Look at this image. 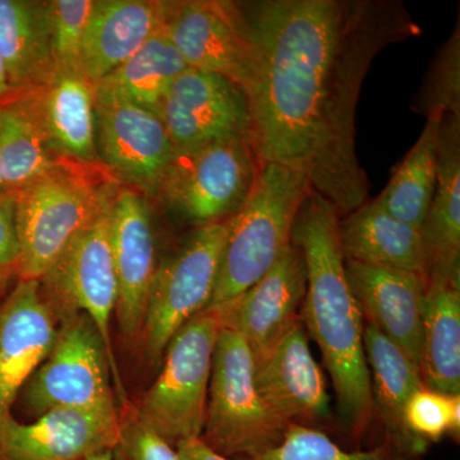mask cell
<instances>
[{"instance_id": "32", "label": "cell", "mask_w": 460, "mask_h": 460, "mask_svg": "<svg viewBox=\"0 0 460 460\" xmlns=\"http://www.w3.org/2000/svg\"><path fill=\"white\" fill-rule=\"evenodd\" d=\"M48 5L57 71L83 74L81 49L93 0H50Z\"/></svg>"}, {"instance_id": "29", "label": "cell", "mask_w": 460, "mask_h": 460, "mask_svg": "<svg viewBox=\"0 0 460 460\" xmlns=\"http://www.w3.org/2000/svg\"><path fill=\"white\" fill-rule=\"evenodd\" d=\"M189 68L162 25L140 49L100 83L113 87L142 107L156 111L175 78Z\"/></svg>"}, {"instance_id": "22", "label": "cell", "mask_w": 460, "mask_h": 460, "mask_svg": "<svg viewBox=\"0 0 460 460\" xmlns=\"http://www.w3.org/2000/svg\"><path fill=\"white\" fill-rule=\"evenodd\" d=\"M428 278L460 279V118L443 115L438 126V181L420 228Z\"/></svg>"}, {"instance_id": "11", "label": "cell", "mask_w": 460, "mask_h": 460, "mask_svg": "<svg viewBox=\"0 0 460 460\" xmlns=\"http://www.w3.org/2000/svg\"><path fill=\"white\" fill-rule=\"evenodd\" d=\"M169 36L190 68L228 78L250 93L259 75V50L238 2H165Z\"/></svg>"}, {"instance_id": "24", "label": "cell", "mask_w": 460, "mask_h": 460, "mask_svg": "<svg viewBox=\"0 0 460 460\" xmlns=\"http://www.w3.org/2000/svg\"><path fill=\"white\" fill-rule=\"evenodd\" d=\"M0 60L11 93L40 86L57 74L48 2L0 0Z\"/></svg>"}, {"instance_id": "4", "label": "cell", "mask_w": 460, "mask_h": 460, "mask_svg": "<svg viewBox=\"0 0 460 460\" xmlns=\"http://www.w3.org/2000/svg\"><path fill=\"white\" fill-rule=\"evenodd\" d=\"M95 165L59 163L16 192V223L21 280H40L75 235L117 192L90 169Z\"/></svg>"}, {"instance_id": "23", "label": "cell", "mask_w": 460, "mask_h": 460, "mask_svg": "<svg viewBox=\"0 0 460 460\" xmlns=\"http://www.w3.org/2000/svg\"><path fill=\"white\" fill-rule=\"evenodd\" d=\"M339 239L345 260L428 277L420 230L387 213L376 198L339 219Z\"/></svg>"}, {"instance_id": "34", "label": "cell", "mask_w": 460, "mask_h": 460, "mask_svg": "<svg viewBox=\"0 0 460 460\" xmlns=\"http://www.w3.org/2000/svg\"><path fill=\"white\" fill-rule=\"evenodd\" d=\"M118 452L127 460H181L177 449L148 428L131 404L120 413Z\"/></svg>"}, {"instance_id": "1", "label": "cell", "mask_w": 460, "mask_h": 460, "mask_svg": "<svg viewBox=\"0 0 460 460\" xmlns=\"http://www.w3.org/2000/svg\"><path fill=\"white\" fill-rule=\"evenodd\" d=\"M259 50L247 93L248 141L260 164L301 172L341 217L370 181L356 150V111L381 51L422 29L401 0L238 2Z\"/></svg>"}, {"instance_id": "14", "label": "cell", "mask_w": 460, "mask_h": 460, "mask_svg": "<svg viewBox=\"0 0 460 460\" xmlns=\"http://www.w3.org/2000/svg\"><path fill=\"white\" fill-rule=\"evenodd\" d=\"M111 238L118 288L115 319L124 341L138 343L159 263L153 217L136 190L123 189L115 193Z\"/></svg>"}, {"instance_id": "17", "label": "cell", "mask_w": 460, "mask_h": 460, "mask_svg": "<svg viewBox=\"0 0 460 460\" xmlns=\"http://www.w3.org/2000/svg\"><path fill=\"white\" fill-rule=\"evenodd\" d=\"M59 320L40 281L18 279L0 304V420L11 416L21 390L56 343Z\"/></svg>"}, {"instance_id": "9", "label": "cell", "mask_w": 460, "mask_h": 460, "mask_svg": "<svg viewBox=\"0 0 460 460\" xmlns=\"http://www.w3.org/2000/svg\"><path fill=\"white\" fill-rule=\"evenodd\" d=\"M18 396L36 419L59 408L120 414L104 344L86 314L59 319L56 343Z\"/></svg>"}, {"instance_id": "8", "label": "cell", "mask_w": 460, "mask_h": 460, "mask_svg": "<svg viewBox=\"0 0 460 460\" xmlns=\"http://www.w3.org/2000/svg\"><path fill=\"white\" fill-rule=\"evenodd\" d=\"M219 314L204 311L193 316L169 341L164 366L135 411L141 420L177 447L201 438Z\"/></svg>"}, {"instance_id": "36", "label": "cell", "mask_w": 460, "mask_h": 460, "mask_svg": "<svg viewBox=\"0 0 460 460\" xmlns=\"http://www.w3.org/2000/svg\"><path fill=\"white\" fill-rule=\"evenodd\" d=\"M175 449L181 460H232L214 452L199 438L181 441Z\"/></svg>"}, {"instance_id": "27", "label": "cell", "mask_w": 460, "mask_h": 460, "mask_svg": "<svg viewBox=\"0 0 460 460\" xmlns=\"http://www.w3.org/2000/svg\"><path fill=\"white\" fill-rule=\"evenodd\" d=\"M443 115L426 118L419 140L377 196L378 204L401 220L422 228L438 181V126Z\"/></svg>"}, {"instance_id": "13", "label": "cell", "mask_w": 460, "mask_h": 460, "mask_svg": "<svg viewBox=\"0 0 460 460\" xmlns=\"http://www.w3.org/2000/svg\"><path fill=\"white\" fill-rule=\"evenodd\" d=\"M156 113L174 150L229 137H248L246 93L228 78L189 68L163 96Z\"/></svg>"}, {"instance_id": "38", "label": "cell", "mask_w": 460, "mask_h": 460, "mask_svg": "<svg viewBox=\"0 0 460 460\" xmlns=\"http://www.w3.org/2000/svg\"><path fill=\"white\" fill-rule=\"evenodd\" d=\"M9 93H11V87H9L7 74H5L4 66L0 60V102L7 98Z\"/></svg>"}, {"instance_id": "37", "label": "cell", "mask_w": 460, "mask_h": 460, "mask_svg": "<svg viewBox=\"0 0 460 460\" xmlns=\"http://www.w3.org/2000/svg\"><path fill=\"white\" fill-rule=\"evenodd\" d=\"M16 277V268L14 266L0 265V296L5 295L9 284Z\"/></svg>"}, {"instance_id": "39", "label": "cell", "mask_w": 460, "mask_h": 460, "mask_svg": "<svg viewBox=\"0 0 460 460\" xmlns=\"http://www.w3.org/2000/svg\"><path fill=\"white\" fill-rule=\"evenodd\" d=\"M118 449L105 450V452L93 454L81 460H117Z\"/></svg>"}, {"instance_id": "7", "label": "cell", "mask_w": 460, "mask_h": 460, "mask_svg": "<svg viewBox=\"0 0 460 460\" xmlns=\"http://www.w3.org/2000/svg\"><path fill=\"white\" fill-rule=\"evenodd\" d=\"M260 166L248 137L174 150L155 196L196 228L226 222L250 196Z\"/></svg>"}, {"instance_id": "25", "label": "cell", "mask_w": 460, "mask_h": 460, "mask_svg": "<svg viewBox=\"0 0 460 460\" xmlns=\"http://www.w3.org/2000/svg\"><path fill=\"white\" fill-rule=\"evenodd\" d=\"M363 347L375 411L385 423L390 441L399 449L417 456L428 443L410 434L405 428L404 411L411 396L425 387L420 368L371 323H365Z\"/></svg>"}, {"instance_id": "10", "label": "cell", "mask_w": 460, "mask_h": 460, "mask_svg": "<svg viewBox=\"0 0 460 460\" xmlns=\"http://www.w3.org/2000/svg\"><path fill=\"white\" fill-rule=\"evenodd\" d=\"M226 234V222L198 226L157 266L141 334L151 362L162 361L175 332L210 304Z\"/></svg>"}, {"instance_id": "5", "label": "cell", "mask_w": 460, "mask_h": 460, "mask_svg": "<svg viewBox=\"0 0 460 460\" xmlns=\"http://www.w3.org/2000/svg\"><path fill=\"white\" fill-rule=\"evenodd\" d=\"M288 426L263 402L255 385V359L237 332L220 328L215 345L201 440L228 459L272 449Z\"/></svg>"}, {"instance_id": "19", "label": "cell", "mask_w": 460, "mask_h": 460, "mask_svg": "<svg viewBox=\"0 0 460 460\" xmlns=\"http://www.w3.org/2000/svg\"><path fill=\"white\" fill-rule=\"evenodd\" d=\"M9 93L22 102L58 159L84 165L100 163L96 150L95 84L83 74L57 72L40 86Z\"/></svg>"}, {"instance_id": "30", "label": "cell", "mask_w": 460, "mask_h": 460, "mask_svg": "<svg viewBox=\"0 0 460 460\" xmlns=\"http://www.w3.org/2000/svg\"><path fill=\"white\" fill-rule=\"evenodd\" d=\"M414 456L390 440L374 449L348 452L319 429L292 423L277 447L244 460H414Z\"/></svg>"}, {"instance_id": "26", "label": "cell", "mask_w": 460, "mask_h": 460, "mask_svg": "<svg viewBox=\"0 0 460 460\" xmlns=\"http://www.w3.org/2000/svg\"><path fill=\"white\" fill-rule=\"evenodd\" d=\"M420 375L429 390L460 393V279L429 280Z\"/></svg>"}, {"instance_id": "21", "label": "cell", "mask_w": 460, "mask_h": 460, "mask_svg": "<svg viewBox=\"0 0 460 460\" xmlns=\"http://www.w3.org/2000/svg\"><path fill=\"white\" fill-rule=\"evenodd\" d=\"M165 2L95 0L81 49V72L98 84L164 22Z\"/></svg>"}, {"instance_id": "6", "label": "cell", "mask_w": 460, "mask_h": 460, "mask_svg": "<svg viewBox=\"0 0 460 460\" xmlns=\"http://www.w3.org/2000/svg\"><path fill=\"white\" fill-rule=\"evenodd\" d=\"M114 196L75 235L59 259L39 281L42 296L58 320L84 314L98 330L111 365L115 398L123 410L129 402L111 341V319L118 296L111 238Z\"/></svg>"}, {"instance_id": "18", "label": "cell", "mask_w": 460, "mask_h": 460, "mask_svg": "<svg viewBox=\"0 0 460 460\" xmlns=\"http://www.w3.org/2000/svg\"><path fill=\"white\" fill-rule=\"evenodd\" d=\"M345 272L366 323L383 332L420 371L428 277L350 260H345Z\"/></svg>"}, {"instance_id": "12", "label": "cell", "mask_w": 460, "mask_h": 460, "mask_svg": "<svg viewBox=\"0 0 460 460\" xmlns=\"http://www.w3.org/2000/svg\"><path fill=\"white\" fill-rule=\"evenodd\" d=\"M96 150L117 177L155 196L174 147L156 111L95 84Z\"/></svg>"}, {"instance_id": "28", "label": "cell", "mask_w": 460, "mask_h": 460, "mask_svg": "<svg viewBox=\"0 0 460 460\" xmlns=\"http://www.w3.org/2000/svg\"><path fill=\"white\" fill-rule=\"evenodd\" d=\"M60 162L16 96L0 102V193L17 192Z\"/></svg>"}, {"instance_id": "20", "label": "cell", "mask_w": 460, "mask_h": 460, "mask_svg": "<svg viewBox=\"0 0 460 460\" xmlns=\"http://www.w3.org/2000/svg\"><path fill=\"white\" fill-rule=\"evenodd\" d=\"M255 385L269 410L287 425L328 416L325 376L311 353L302 320L255 362Z\"/></svg>"}, {"instance_id": "31", "label": "cell", "mask_w": 460, "mask_h": 460, "mask_svg": "<svg viewBox=\"0 0 460 460\" xmlns=\"http://www.w3.org/2000/svg\"><path fill=\"white\" fill-rule=\"evenodd\" d=\"M414 113L460 118V22L441 44L411 105Z\"/></svg>"}, {"instance_id": "2", "label": "cell", "mask_w": 460, "mask_h": 460, "mask_svg": "<svg viewBox=\"0 0 460 460\" xmlns=\"http://www.w3.org/2000/svg\"><path fill=\"white\" fill-rule=\"evenodd\" d=\"M337 208L313 189L292 229L304 255L307 289L301 319L323 354L341 419L363 431L375 413L363 334L365 317L345 272Z\"/></svg>"}, {"instance_id": "3", "label": "cell", "mask_w": 460, "mask_h": 460, "mask_svg": "<svg viewBox=\"0 0 460 460\" xmlns=\"http://www.w3.org/2000/svg\"><path fill=\"white\" fill-rule=\"evenodd\" d=\"M310 190L301 172L272 163L260 166L250 196L226 220L217 284L205 311L220 313L268 274L292 244L293 224Z\"/></svg>"}, {"instance_id": "35", "label": "cell", "mask_w": 460, "mask_h": 460, "mask_svg": "<svg viewBox=\"0 0 460 460\" xmlns=\"http://www.w3.org/2000/svg\"><path fill=\"white\" fill-rule=\"evenodd\" d=\"M20 259L16 223V192L0 193V265L14 266Z\"/></svg>"}, {"instance_id": "33", "label": "cell", "mask_w": 460, "mask_h": 460, "mask_svg": "<svg viewBox=\"0 0 460 460\" xmlns=\"http://www.w3.org/2000/svg\"><path fill=\"white\" fill-rule=\"evenodd\" d=\"M405 428L419 440L438 441L447 434L459 435L460 395H447L422 387L404 411Z\"/></svg>"}, {"instance_id": "16", "label": "cell", "mask_w": 460, "mask_h": 460, "mask_svg": "<svg viewBox=\"0 0 460 460\" xmlns=\"http://www.w3.org/2000/svg\"><path fill=\"white\" fill-rule=\"evenodd\" d=\"M120 414L59 408L32 423L0 420V460H81L118 449Z\"/></svg>"}, {"instance_id": "15", "label": "cell", "mask_w": 460, "mask_h": 460, "mask_svg": "<svg viewBox=\"0 0 460 460\" xmlns=\"http://www.w3.org/2000/svg\"><path fill=\"white\" fill-rule=\"evenodd\" d=\"M305 289L304 255L292 243L261 280L217 314L224 328L246 341L257 362L302 320Z\"/></svg>"}]
</instances>
